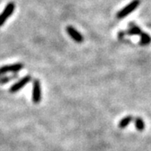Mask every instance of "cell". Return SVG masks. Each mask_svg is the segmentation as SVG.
<instances>
[{
  "instance_id": "6da1fadb",
  "label": "cell",
  "mask_w": 151,
  "mask_h": 151,
  "mask_svg": "<svg viewBox=\"0 0 151 151\" xmlns=\"http://www.w3.org/2000/svg\"><path fill=\"white\" fill-rule=\"evenodd\" d=\"M140 4V0H133L130 4L128 5H126L124 9H122L121 10H119L117 14V18L121 19H124L126 16L129 15L130 14L134 11Z\"/></svg>"
},
{
  "instance_id": "7a4b0ae2",
  "label": "cell",
  "mask_w": 151,
  "mask_h": 151,
  "mask_svg": "<svg viewBox=\"0 0 151 151\" xmlns=\"http://www.w3.org/2000/svg\"><path fill=\"white\" fill-rule=\"evenodd\" d=\"M14 10H15V4L14 2H9L6 4L4 10L0 14V27L4 24V23L13 14Z\"/></svg>"
},
{
  "instance_id": "3957f363",
  "label": "cell",
  "mask_w": 151,
  "mask_h": 151,
  "mask_svg": "<svg viewBox=\"0 0 151 151\" xmlns=\"http://www.w3.org/2000/svg\"><path fill=\"white\" fill-rule=\"evenodd\" d=\"M42 99L41 83L39 79H35L33 81L32 87V102L35 104L40 103Z\"/></svg>"
},
{
  "instance_id": "277c9868",
  "label": "cell",
  "mask_w": 151,
  "mask_h": 151,
  "mask_svg": "<svg viewBox=\"0 0 151 151\" xmlns=\"http://www.w3.org/2000/svg\"><path fill=\"white\" fill-rule=\"evenodd\" d=\"M24 68V64L18 62L14 64H9L0 66V76L6 75L7 73H17Z\"/></svg>"
},
{
  "instance_id": "5b68a950",
  "label": "cell",
  "mask_w": 151,
  "mask_h": 151,
  "mask_svg": "<svg viewBox=\"0 0 151 151\" xmlns=\"http://www.w3.org/2000/svg\"><path fill=\"white\" fill-rule=\"evenodd\" d=\"M31 80H32V77H31L30 75L24 76V77H22L19 81H18L14 85L11 86V87L9 88V92L15 93V92L20 91L24 86H25V85H27L28 83H29Z\"/></svg>"
},
{
  "instance_id": "8992f818",
  "label": "cell",
  "mask_w": 151,
  "mask_h": 151,
  "mask_svg": "<svg viewBox=\"0 0 151 151\" xmlns=\"http://www.w3.org/2000/svg\"><path fill=\"white\" fill-rule=\"evenodd\" d=\"M65 30H66V32L68 34V35L76 43H82L84 41L83 35L73 26H71V25L67 26L66 29H65Z\"/></svg>"
},
{
  "instance_id": "52a82bcc",
  "label": "cell",
  "mask_w": 151,
  "mask_h": 151,
  "mask_svg": "<svg viewBox=\"0 0 151 151\" xmlns=\"http://www.w3.org/2000/svg\"><path fill=\"white\" fill-rule=\"evenodd\" d=\"M142 32H143L142 29L138 25L134 24H130L129 28L128 29L126 33L129 35H140Z\"/></svg>"
},
{
  "instance_id": "ba28073f",
  "label": "cell",
  "mask_w": 151,
  "mask_h": 151,
  "mask_svg": "<svg viewBox=\"0 0 151 151\" xmlns=\"http://www.w3.org/2000/svg\"><path fill=\"white\" fill-rule=\"evenodd\" d=\"M134 117L131 115H128V116L124 117V119L120 120V122L119 123V127L120 129H125L132 121H134Z\"/></svg>"
},
{
  "instance_id": "9c48e42d",
  "label": "cell",
  "mask_w": 151,
  "mask_h": 151,
  "mask_svg": "<svg viewBox=\"0 0 151 151\" xmlns=\"http://www.w3.org/2000/svg\"><path fill=\"white\" fill-rule=\"evenodd\" d=\"M139 36H140L139 44L141 45H148L151 43V36L148 33L142 32Z\"/></svg>"
},
{
  "instance_id": "30bf717a",
  "label": "cell",
  "mask_w": 151,
  "mask_h": 151,
  "mask_svg": "<svg viewBox=\"0 0 151 151\" xmlns=\"http://www.w3.org/2000/svg\"><path fill=\"white\" fill-rule=\"evenodd\" d=\"M134 124L135 127H136V129L138 131H143L145 128V122L142 118H139V117H137L134 119Z\"/></svg>"
},
{
  "instance_id": "8fae6325",
  "label": "cell",
  "mask_w": 151,
  "mask_h": 151,
  "mask_svg": "<svg viewBox=\"0 0 151 151\" xmlns=\"http://www.w3.org/2000/svg\"><path fill=\"white\" fill-rule=\"evenodd\" d=\"M17 76H18L17 73H14L13 75L11 76H0V84H6V83L12 81L13 79L16 78Z\"/></svg>"
}]
</instances>
